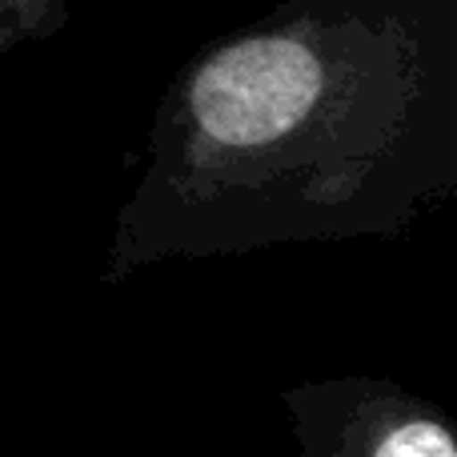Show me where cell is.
Returning <instances> with one entry per match:
<instances>
[{"mask_svg":"<svg viewBox=\"0 0 457 457\" xmlns=\"http://www.w3.org/2000/svg\"><path fill=\"white\" fill-rule=\"evenodd\" d=\"M405 56L257 32L205 56L153 129L101 281L273 245L402 237L457 177L453 104Z\"/></svg>","mask_w":457,"mask_h":457,"instance_id":"cell-1","label":"cell"},{"mask_svg":"<svg viewBox=\"0 0 457 457\" xmlns=\"http://www.w3.org/2000/svg\"><path fill=\"white\" fill-rule=\"evenodd\" d=\"M297 457H457L450 413L389 378H329L285 389Z\"/></svg>","mask_w":457,"mask_h":457,"instance_id":"cell-2","label":"cell"},{"mask_svg":"<svg viewBox=\"0 0 457 457\" xmlns=\"http://www.w3.org/2000/svg\"><path fill=\"white\" fill-rule=\"evenodd\" d=\"M4 12H8V0H0V37H4V29H8V24H4Z\"/></svg>","mask_w":457,"mask_h":457,"instance_id":"cell-3","label":"cell"}]
</instances>
